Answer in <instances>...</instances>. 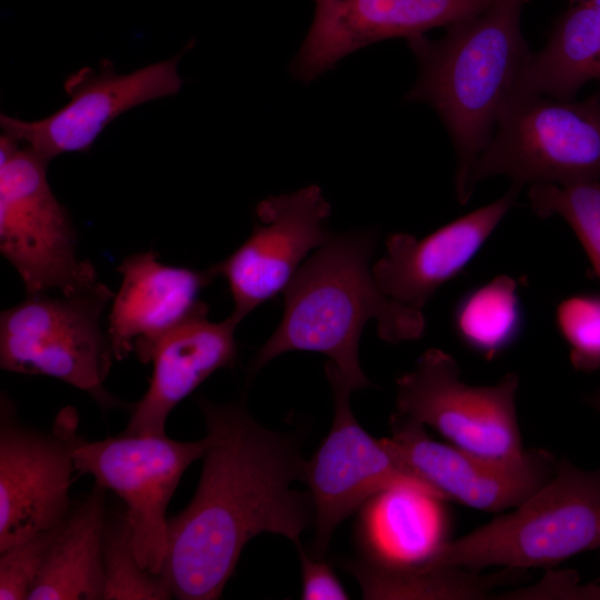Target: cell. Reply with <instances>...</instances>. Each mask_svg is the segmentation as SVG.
Returning <instances> with one entry per match:
<instances>
[{
	"instance_id": "6da1fadb",
	"label": "cell",
	"mask_w": 600,
	"mask_h": 600,
	"mask_svg": "<svg viewBox=\"0 0 600 600\" xmlns=\"http://www.w3.org/2000/svg\"><path fill=\"white\" fill-rule=\"evenodd\" d=\"M209 447L190 503L168 519V551L161 574L173 598L214 600L234 572L244 546L260 533L301 543L314 522L303 482L299 436L260 424L243 400H198Z\"/></svg>"
},
{
	"instance_id": "7a4b0ae2",
	"label": "cell",
	"mask_w": 600,
	"mask_h": 600,
	"mask_svg": "<svg viewBox=\"0 0 600 600\" xmlns=\"http://www.w3.org/2000/svg\"><path fill=\"white\" fill-rule=\"evenodd\" d=\"M372 231L332 236L302 263L283 291L280 324L249 364V379L288 351L326 354L353 390L371 387L359 361V342L370 319L389 343L421 338V310L386 296L369 266L376 248Z\"/></svg>"
},
{
	"instance_id": "3957f363",
	"label": "cell",
	"mask_w": 600,
	"mask_h": 600,
	"mask_svg": "<svg viewBox=\"0 0 600 600\" xmlns=\"http://www.w3.org/2000/svg\"><path fill=\"white\" fill-rule=\"evenodd\" d=\"M526 0H494L480 13L448 27L431 40L408 39L419 76L408 101L429 104L452 140L456 196L471 198V170L489 143L531 51L520 27Z\"/></svg>"
},
{
	"instance_id": "277c9868",
	"label": "cell",
	"mask_w": 600,
	"mask_h": 600,
	"mask_svg": "<svg viewBox=\"0 0 600 600\" xmlns=\"http://www.w3.org/2000/svg\"><path fill=\"white\" fill-rule=\"evenodd\" d=\"M600 548V470L568 460L511 511L450 539L431 562L472 571L502 567L549 568Z\"/></svg>"
},
{
	"instance_id": "5b68a950",
	"label": "cell",
	"mask_w": 600,
	"mask_h": 600,
	"mask_svg": "<svg viewBox=\"0 0 600 600\" xmlns=\"http://www.w3.org/2000/svg\"><path fill=\"white\" fill-rule=\"evenodd\" d=\"M114 293L102 282L70 294L29 293L0 314V367L57 378L100 407L121 402L103 387L114 359L101 316Z\"/></svg>"
},
{
	"instance_id": "8992f818",
	"label": "cell",
	"mask_w": 600,
	"mask_h": 600,
	"mask_svg": "<svg viewBox=\"0 0 600 600\" xmlns=\"http://www.w3.org/2000/svg\"><path fill=\"white\" fill-rule=\"evenodd\" d=\"M494 176L509 177L519 187L600 181L598 94L582 101L541 94L510 98L471 170V194Z\"/></svg>"
},
{
	"instance_id": "52a82bcc",
	"label": "cell",
	"mask_w": 600,
	"mask_h": 600,
	"mask_svg": "<svg viewBox=\"0 0 600 600\" xmlns=\"http://www.w3.org/2000/svg\"><path fill=\"white\" fill-rule=\"evenodd\" d=\"M49 161L16 139H0V252L27 294H70L99 282L94 266L77 254L67 209L47 179Z\"/></svg>"
},
{
	"instance_id": "ba28073f",
	"label": "cell",
	"mask_w": 600,
	"mask_h": 600,
	"mask_svg": "<svg viewBox=\"0 0 600 600\" xmlns=\"http://www.w3.org/2000/svg\"><path fill=\"white\" fill-rule=\"evenodd\" d=\"M74 470L114 491L126 503L140 567L161 574L168 551V503L187 470L202 458L209 438L177 441L164 436L121 433L100 441L77 434V413L64 408Z\"/></svg>"
},
{
	"instance_id": "9c48e42d",
	"label": "cell",
	"mask_w": 600,
	"mask_h": 600,
	"mask_svg": "<svg viewBox=\"0 0 600 600\" xmlns=\"http://www.w3.org/2000/svg\"><path fill=\"white\" fill-rule=\"evenodd\" d=\"M519 377L504 374L491 386H471L452 356L430 348L413 370L397 380V413L430 427L448 443L497 460L521 459L523 447L517 416Z\"/></svg>"
},
{
	"instance_id": "30bf717a",
	"label": "cell",
	"mask_w": 600,
	"mask_h": 600,
	"mask_svg": "<svg viewBox=\"0 0 600 600\" xmlns=\"http://www.w3.org/2000/svg\"><path fill=\"white\" fill-rule=\"evenodd\" d=\"M326 376L333 394V421L319 449L306 460L303 471L314 509L309 553L318 559L328 551L339 524L376 493L403 484L433 492L403 470L381 439L359 424L350 406L353 389L330 360Z\"/></svg>"
},
{
	"instance_id": "8fae6325",
	"label": "cell",
	"mask_w": 600,
	"mask_h": 600,
	"mask_svg": "<svg viewBox=\"0 0 600 600\" xmlns=\"http://www.w3.org/2000/svg\"><path fill=\"white\" fill-rule=\"evenodd\" d=\"M382 443L416 480L444 500L499 513L513 509L554 474L559 461L544 449H528L514 461H497L432 440L426 427L393 413Z\"/></svg>"
},
{
	"instance_id": "7c38bea8",
	"label": "cell",
	"mask_w": 600,
	"mask_h": 600,
	"mask_svg": "<svg viewBox=\"0 0 600 600\" xmlns=\"http://www.w3.org/2000/svg\"><path fill=\"white\" fill-rule=\"evenodd\" d=\"M331 207L311 184L270 196L256 207L249 238L221 262L210 267L228 282L238 323L263 302L283 292L307 257L333 236L327 227Z\"/></svg>"
},
{
	"instance_id": "4fadbf2b",
	"label": "cell",
	"mask_w": 600,
	"mask_h": 600,
	"mask_svg": "<svg viewBox=\"0 0 600 600\" xmlns=\"http://www.w3.org/2000/svg\"><path fill=\"white\" fill-rule=\"evenodd\" d=\"M180 54L127 74L116 72L103 59L98 70L79 69L64 81L70 100L47 118L21 120L0 114L2 133L50 161L66 152L88 151L106 127L133 107L176 94L183 80L178 73Z\"/></svg>"
},
{
	"instance_id": "5bb4252c",
	"label": "cell",
	"mask_w": 600,
	"mask_h": 600,
	"mask_svg": "<svg viewBox=\"0 0 600 600\" xmlns=\"http://www.w3.org/2000/svg\"><path fill=\"white\" fill-rule=\"evenodd\" d=\"M1 397L0 552L61 524L73 507L69 496L73 459L63 409L52 433L20 424Z\"/></svg>"
},
{
	"instance_id": "9a60e30c",
	"label": "cell",
	"mask_w": 600,
	"mask_h": 600,
	"mask_svg": "<svg viewBox=\"0 0 600 600\" xmlns=\"http://www.w3.org/2000/svg\"><path fill=\"white\" fill-rule=\"evenodd\" d=\"M494 0H314L312 24L290 63L309 83L347 57L378 41L422 36L471 18Z\"/></svg>"
},
{
	"instance_id": "2e32d148",
	"label": "cell",
	"mask_w": 600,
	"mask_h": 600,
	"mask_svg": "<svg viewBox=\"0 0 600 600\" xmlns=\"http://www.w3.org/2000/svg\"><path fill=\"white\" fill-rule=\"evenodd\" d=\"M117 271L122 280L107 332L116 360L134 352L142 363L164 336L208 308L200 293L216 278L210 269L163 264L152 250L126 257Z\"/></svg>"
},
{
	"instance_id": "e0dca14e",
	"label": "cell",
	"mask_w": 600,
	"mask_h": 600,
	"mask_svg": "<svg viewBox=\"0 0 600 600\" xmlns=\"http://www.w3.org/2000/svg\"><path fill=\"white\" fill-rule=\"evenodd\" d=\"M521 187L513 184L498 200L438 228L423 238L392 233L383 256L371 267L389 298L423 309L438 289L460 274L512 208Z\"/></svg>"
},
{
	"instance_id": "ac0fdd59",
	"label": "cell",
	"mask_w": 600,
	"mask_h": 600,
	"mask_svg": "<svg viewBox=\"0 0 600 600\" xmlns=\"http://www.w3.org/2000/svg\"><path fill=\"white\" fill-rule=\"evenodd\" d=\"M208 313L209 308L200 311L154 346L149 388L133 407L123 433L164 436L172 409L214 371L234 363L239 323L230 316L212 322Z\"/></svg>"
},
{
	"instance_id": "d6986e66",
	"label": "cell",
	"mask_w": 600,
	"mask_h": 600,
	"mask_svg": "<svg viewBox=\"0 0 600 600\" xmlns=\"http://www.w3.org/2000/svg\"><path fill=\"white\" fill-rule=\"evenodd\" d=\"M446 501L417 486H394L376 493L359 509L361 559L388 569L430 562L450 540Z\"/></svg>"
},
{
	"instance_id": "ffe728a7",
	"label": "cell",
	"mask_w": 600,
	"mask_h": 600,
	"mask_svg": "<svg viewBox=\"0 0 600 600\" xmlns=\"http://www.w3.org/2000/svg\"><path fill=\"white\" fill-rule=\"evenodd\" d=\"M106 489L92 491L72 508L54 539L28 600H103Z\"/></svg>"
},
{
	"instance_id": "44dd1931",
	"label": "cell",
	"mask_w": 600,
	"mask_h": 600,
	"mask_svg": "<svg viewBox=\"0 0 600 600\" xmlns=\"http://www.w3.org/2000/svg\"><path fill=\"white\" fill-rule=\"evenodd\" d=\"M593 80L600 81V3H578L559 18L546 46L531 52L511 98L572 100Z\"/></svg>"
},
{
	"instance_id": "7402d4cb",
	"label": "cell",
	"mask_w": 600,
	"mask_h": 600,
	"mask_svg": "<svg viewBox=\"0 0 600 600\" xmlns=\"http://www.w3.org/2000/svg\"><path fill=\"white\" fill-rule=\"evenodd\" d=\"M344 568L359 582L364 599L482 600L499 587L527 579V570L503 568L490 573L457 566L428 562L388 569L360 559L344 561Z\"/></svg>"
},
{
	"instance_id": "603a6c76",
	"label": "cell",
	"mask_w": 600,
	"mask_h": 600,
	"mask_svg": "<svg viewBox=\"0 0 600 600\" xmlns=\"http://www.w3.org/2000/svg\"><path fill=\"white\" fill-rule=\"evenodd\" d=\"M452 327L464 347L487 360L508 350L524 327L518 281L499 274L463 293L454 304Z\"/></svg>"
},
{
	"instance_id": "cb8c5ba5",
	"label": "cell",
	"mask_w": 600,
	"mask_h": 600,
	"mask_svg": "<svg viewBox=\"0 0 600 600\" xmlns=\"http://www.w3.org/2000/svg\"><path fill=\"white\" fill-rule=\"evenodd\" d=\"M103 600H168L172 591L162 574L142 569L134 556L126 509L106 519Z\"/></svg>"
},
{
	"instance_id": "d4e9b609",
	"label": "cell",
	"mask_w": 600,
	"mask_h": 600,
	"mask_svg": "<svg viewBox=\"0 0 600 600\" xmlns=\"http://www.w3.org/2000/svg\"><path fill=\"white\" fill-rule=\"evenodd\" d=\"M528 199L538 217L559 216L571 227L600 279V181L532 184Z\"/></svg>"
},
{
	"instance_id": "484cf974",
	"label": "cell",
	"mask_w": 600,
	"mask_h": 600,
	"mask_svg": "<svg viewBox=\"0 0 600 600\" xmlns=\"http://www.w3.org/2000/svg\"><path fill=\"white\" fill-rule=\"evenodd\" d=\"M554 321L578 371L600 369V294L576 293L558 304Z\"/></svg>"
},
{
	"instance_id": "4316f807",
	"label": "cell",
	"mask_w": 600,
	"mask_h": 600,
	"mask_svg": "<svg viewBox=\"0 0 600 600\" xmlns=\"http://www.w3.org/2000/svg\"><path fill=\"white\" fill-rule=\"evenodd\" d=\"M66 521L0 552L1 600L28 599L48 552Z\"/></svg>"
},
{
	"instance_id": "83f0119b",
	"label": "cell",
	"mask_w": 600,
	"mask_h": 600,
	"mask_svg": "<svg viewBox=\"0 0 600 600\" xmlns=\"http://www.w3.org/2000/svg\"><path fill=\"white\" fill-rule=\"evenodd\" d=\"M502 599H600V586L582 584L574 571H549L532 587L503 593Z\"/></svg>"
},
{
	"instance_id": "f1b7e54d",
	"label": "cell",
	"mask_w": 600,
	"mask_h": 600,
	"mask_svg": "<svg viewBox=\"0 0 600 600\" xmlns=\"http://www.w3.org/2000/svg\"><path fill=\"white\" fill-rule=\"evenodd\" d=\"M302 572L303 600H346L348 592L329 563L312 557L301 543L296 546Z\"/></svg>"
},
{
	"instance_id": "f546056e",
	"label": "cell",
	"mask_w": 600,
	"mask_h": 600,
	"mask_svg": "<svg viewBox=\"0 0 600 600\" xmlns=\"http://www.w3.org/2000/svg\"><path fill=\"white\" fill-rule=\"evenodd\" d=\"M587 401L600 414V387L588 397Z\"/></svg>"
},
{
	"instance_id": "4dcf8cb0",
	"label": "cell",
	"mask_w": 600,
	"mask_h": 600,
	"mask_svg": "<svg viewBox=\"0 0 600 600\" xmlns=\"http://www.w3.org/2000/svg\"><path fill=\"white\" fill-rule=\"evenodd\" d=\"M527 2L530 0H526ZM578 3H600V0H573Z\"/></svg>"
},
{
	"instance_id": "1f68e13d",
	"label": "cell",
	"mask_w": 600,
	"mask_h": 600,
	"mask_svg": "<svg viewBox=\"0 0 600 600\" xmlns=\"http://www.w3.org/2000/svg\"><path fill=\"white\" fill-rule=\"evenodd\" d=\"M596 93L598 94V97L600 99V81H599V89H598V91Z\"/></svg>"
}]
</instances>
